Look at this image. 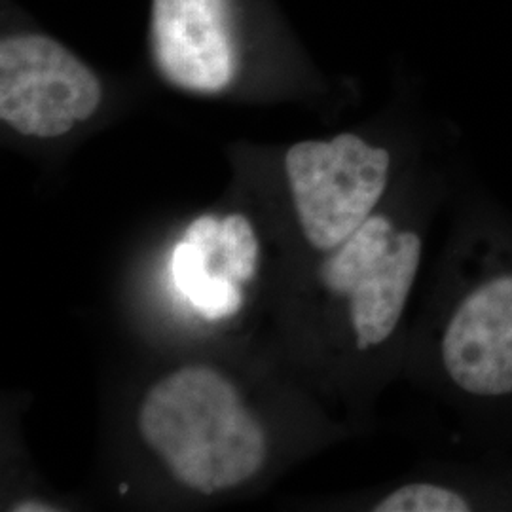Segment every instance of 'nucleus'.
Masks as SVG:
<instances>
[{"instance_id": "obj_4", "label": "nucleus", "mask_w": 512, "mask_h": 512, "mask_svg": "<svg viewBox=\"0 0 512 512\" xmlns=\"http://www.w3.org/2000/svg\"><path fill=\"white\" fill-rule=\"evenodd\" d=\"M92 69L54 38L21 33L0 44V118L27 137L54 139L99 109Z\"/></svg>"}, {"instance_id": "obj_6", "label": "nucleus", "mask_w": 512, "mask_h": 512, "mask_svg": "<svg viewBox=\"0 0 512 512\" xmlns=\"http://www.w3.org/2000/svg\"><path fill=\"white\" fill-rule=\"evenodd\" d=\"M374 512H512V456L484 452L380 495Z\"/></svg>"}, {"instance_id": "obj_2", "label": "nucleus", "mask_w": 512, "mask_h": 512, "mask_svg": "<svg viewBox=\"0 0 512 512\" xmlns=\"http://www.w3.org/2000/svg\"><path fill=\"white\" fill-rule=\"evenodd\" d=\"M450 188L431 194L416 211L382 207L327 253L319 268V283L340 306L353 357L374 359L397 340L420 274L423 217L448 198Z\"/></svg>"}, {"instance_id": "obj_8", "label": "nucleus", "mask_w": 512, "mask_h": 512, "mask_svg": "<svg viewBox=\"0 0 512 512\" xmlns=\"http://www.w3.org/2000/svg\"><path fill=\"white\" fill-rule=\"evenodd\" d=\"M243 294L238 281L226 274H213L198 293L190 298L194 310L205 319L217 321L238 313Z\"/></svg>"}, {"instance_id": "obj_9", "label": "nucleus", "mask_w": 512, "mask_h": 512, "mask_svg": "<svg viewBox=\"0 0 512 512\" xmlns=\"http://www.w3.org/2000/svg\"><path fill=\"white\" fill-rule=\"evenodd\" d=\"M209 258L198 245L181 241L173 251V279L181 293L190 300L209 281Z\"/></svg>"}, {"instance_id": "obj_1", "label": "nucleus", "mask_w": 512, "mask_h": 512, "mask_svg": "<svg viewBox=\"0 0 512 512\" xmlns=\"http://www.w3.org/2000/svg\"><path fill=\"white\" fill-rule=\"evenodd\" d=\"M423 353L463 433L512 456V213L467 175Z\"/></svg>"}, {"instance_id": "obj_5", "label": "nucleus", "mask_w": 512, "mask_h": 512, "mask_svg": "<svg viewBox=\"0 0 512 512\" xmlns=\"http://www.w3.org/2000/svg\"><path fill=\"white\" fill-rule=\"evenodd\" d=\"M160 71L188 92H222L236 74L230 0H152Z\"/></svg>"}, {"instance_id": "obj_7", "label": "nucleus", "mask_w": 512, "mask_h": 512, "mask_svg": "<svg viewBox=\"0 0 512 512\" xmlns=\"http://www.w3.org/2000/svg\"><path fill=\"white\" fill-rule=\"evenodd\" d=\"M220 249L224 255L222 274L238 283L253 279L258 260V239L253 224L245 215L234 213L222 220Z\"/></svg>"}, {"instance_id": "obj_3", "label": "nucleus", "mask_w": 512, "mask_h": 512, "mask_svg": "<svg viewBox=\"0 0 512 512\" xmlns=\"http://www.w3.org/2000/svg\"><path fill=\"white\" fill-rule=\"evenodd\" d=\"M302 236L327 255L382 209L397 173L395 150L363 133L300 141L285 156Z\"/></svg>"}, {"instance_id": "obj_11", "label": "nucleus", "mask_w": 512, "mask_h": 512, "mask_svg": "<svg viewBox=\"0 0 512 512\" xmlns=\"http://www.w3.org/2000/svg\"><path fill=\"white\" fill-rule=\"evenodd\" d=\"M14 512H52L57 511L54 505L44 503V501H21L18 505L12 507Z\"/></svg>"}, {"instance_id": "obj_10", "label": "nucleus", "mask_w": 512, "mask_h": 512, "mask_svg": "<svg viewBox=\"0 0 512 512\" xmlns=\"http://www.w3.org/2000/svg\"><path fill=\"white\" fill-rule=\"evenodd\" d=\"M220 228H222V222L211 215H203L188 226V230L184 234V241L198 245L207 255L211 256L220 247Z\"/></svg>"}]
</instances>
